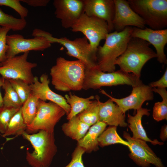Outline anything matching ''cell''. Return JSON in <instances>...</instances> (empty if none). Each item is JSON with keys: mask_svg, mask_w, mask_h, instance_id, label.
Here are the masks:
<instances>
[{"mask_svg": "<svg viewBox=\"0 0 167 167\" xmlns=\"http://www.w3.org/2000/svg\"><path fill=\"white\" fill-rule=\"evenodd\" d=\"M85 68L84 63L79 60L59 57L50 70L52 84L59 91H79L82 89Z\"/></svg>", "mask_w": 167, "mask_h": 167, "instance_id": "obj_1", "label": "cell"}, {"mask_svg": "<svg viewBox=\"0 0 167 167\" xmlns=\"http://www.w3.org/2000/svg\"><path fill=\"white\" fill-rule=\"evenodd\" d=\"M132 27L122 31H115L108 34L102 46H99L96 53L97 68L104 72L115 71L117 59L125 51L131 38Z\"/></svg>", "mask_w": 167, "mask_h": 167, "instance_id": "obj_2", "label": "cell"}, {"mask_svg": "<svg viewBox=\"0 0 167 167\" xmlns=\"http://www.w3.org/2000/svg\"><path fill=\"white\" fill-rule=\"evenodd\" d=\"M150 44L142 39L131 37L123 53L116 60L115 65L120 70L140 78L143 67L149 60L156 58Z\"/></svg>", "mask_w": 167, "mask_h": 167, "instance_id": "obj_3", "label": "cell"}, {"mask_svg": "<svg viewBox=\"0 0 167 167\" xmlns=\"http://www.w3.org/2000/svg\"><path fill=\"white\" fill-rule=\"evenodd\" d=\"M33 147L32 152L27 151L26 160L32 167H49L57 151L54 133L40 130L30 134L26 131L21 135Z\"/></svg>", "mask_w": 167, "mask_h": 167, "instance_id": "obj_4", "label": "cell"}, {"mask_svg": "<svg viewBox=\"0 0 167 167\" xmlns=\"http://www.w3.org/2000/svg\"><path fill=\"white\" fill-rule=\"evenodd\" d=\"M33 36H43L51 44L58 43L62 45L67 50L69 56L75 57L85 64L88 69L97 67L96 53L85 36L71 40L66 37L59 38L53 37L50 33L39 28H35L32 32Z\"/></svg>", "mask_w": 167, "mask_h": 167, "instance_id": "obj_5", "label": "cell"}, {"mask_svg": "<svg viewBox=\"0 0 167 167\" xmlns=\"http://www.w3.org/2000/svg\"><path fill=\"white\" fill-rule=\"evenodd\" d=\"M143 83L140 78L132 73L121 70L112 72H104L97 68H85L82 89H97L104 86L126 85L132 87Z\"/></svg>", "mask_w": 167, "mask_h": 167, "instance_id": "obj_6", "label": "cell"}, {"mask_svg": "<svg viewBox=\"0 0 167 167\" xmlns=\"http://www.w3.org/2000/svg\"><path fill=\"white\" fill-rule=\"evenodd\" d=\"M132 9L155 30L167 27V0H128Z\"/></svg>", "mask_w": 167, "mask_h": 167, "instance_id": "obj_7", "label": "cell"}, {"mask_svg": "<svg viewBox=\"0 0 167 167\" xmlns=\"http://www.w3.org/2000/svg\"><path fill=\"white\" fill-rule=\"evenodd\" d=\"M66 114L65 111L57 104L40 100L36 115L27 126L26 131L29 134L40 130L53 132L55 126Z\"/></svg>", "mask_w": 167, "mask_h": 167, "instance_id": "obj_8", "label": "cell"}, {"mask_svg": "<svg viewBox=\"0 0 167 167\" xmlns=\"http://www.w3.org/2000/svg\"><path fill=\"white\" fill-rule=\"evenodd\" d=\"M29 52L7 58L0 66L2 77L7 80L19 79L29 84H32L34 77L32 70L37 64L28 61Z\"/></svg>", "mask_w": 167, "mask_h": 167, "instance_id": "obj_9", "label": "cell"}, {"mask_svg": "<svg viewBox=\"0 0 167 167\" xmlns=\"http://www.w3.org/2000/svg\"><path fill=\"white\" fill-rule=\"evenodd\" d=\"M72 31L80 32L89 41L92 47L97 50L100 42L105 40L109 32L107 23L100 18L83 14L71 28Z\"/></svg>", "mask_w": 167, "mask_h": 167, "instance_id": "obj_10", "label": "cell"}, {"mask_svg": "<svg viewBox=\"0 0 167 167\" xmlns=\"http://www.w3.org/2000/svg\"><path fill=\"white\" fill-rule=\"evenodd\" d=\"M123 137L129 144V157L138 165L149 167L152 164L156 167H165L161 159L157 156L146 142L133 138L126 131H123Z\"/></svg>", "mask_w": 167, "mask_h": 167, "instance_id": "obj_11", "label": "cell"}, {"mask_svg": "<svg viewBox=\"0 0 167 167\" xmlns=\"http://www.w3.org/2000/svg\"><path fill=\"white\" fill-rule=\"evenodd\" d=\"M6 41L8 46L7 58L30 51H42L51 45V43L43 36L27 39L22 35L14 34L7 35Z\"/></svg>", "mask_w": 167, "mask_h": 167, "instance_id": "obj_12", "label": "cell"}, {"mask_svg": "<svg viewBox=\"0 0 167 167\" xmlns=\"http://www.w3.org/2000/svg\"><path fill=\"white\" fill-rule=\"evenodd\" d=\"M100 92L115 103L124 113L129 109L137 110L142 107L145 101H152L154 97L152 88L143 83L132 87V91L129 95L120 99L113 97L104 90L101 89Z\"/></svg>", "mask_w": 167, "mask_h": 167, "instance_id": "obj_13", "label": "cell"}, {"mask_svg": "<svg viewBox=\"0 0 167 167\" xmlns=\"http://www.w3.org/2000/svg\"><path fill=\"white\" fill-rule=\"evenodd\" d=\"M113 0L115 12L113 25L115 31L121 32L127 27L141 29L145 27L143 20L132 9L127 1Z\"/></svg>", "mask_w": 167, "mask_h": 167, "instance_id": "obj_14", "label": "cell"}, {"mask_svg": "<svg viewBox=\"0 0 167 167\" xmlns=\"http://www.w3.org/2000/svg\"><path fill=\"white\" fill-rule=\"evenodd\" d=\"M53 5L55 16L65 28H71L84 13V0H54Z\"/></svg>", "mask_w": 167, "mask_h": 167, "instance_id": "obj_15", "label": "cell"}, {"mask_svg": "<svg viewBox=\"0 0 167 167\" xmlns=\"http://www.w3.org/2000/svg\"><path fill=\"white\" fill-rule=\"evenodd\" d=\"M131 36L142 39L152 45L156 51L157 61L164 65L167 64L164 48L167 43V29L155 30L146 27L143 29L132 27Z\"/></svg>", "mask_w": 167, "mask_h": 167, "instance_id": "obj_16", "label": "cell"}, {"mask_svg": "<svg viewBox=\"0 0 167 167\" xmlns=\"http://www.w3.org/2000/svg\"><path fill=\"white\" fill-rule=\"evenodd\" d=\"M49 79L46 74H42L40 77L34 76L33 83L30 84L31 92L40 100L49 101L61 107L65 111L67 116L71 109L70 105L65 97L52 90L49 87Z\"/></svg>", "mask_w": 167, "mask_h": 167, "instance_id": "obj_17", "label": "cell"}, {"mask_svg": "<svg viewBox=\"0 0 167 167\" xmlns=\"http://www.w3.org/2000/svg\"><path fill=\"white\" fill-rule=\"evenodd\" d=\"M84 1L85 14L105 21L108 24L109 32L114 30L113 21L115 4L113 0H84Z\"/></svg>", "mask_w": 167, "mask_h": 167, "instance_id": "obj_18", "label": "cell"}, {"mask_svg": "<svg viewBox=\"0 0 167 167\" xmlns=\"http://www.w3.org/2000/svg\"><path fill=\"white\" fill-rule=\"evenodd\" d=\"M125 115L119 107L110 98L104 102L99 101L98 121L107 125L126 127Z\"/></svg>", "mask_w": 167, "mask_h": 167, "instance_id": "obj_19", "label": "cell"}, {"mask_svg": "<svg viewBox=\"0 0 167 167\" xmlns=\"http://www.w3.org/2000/svg\"><path fill=\"white\" fill-rule=\"evenodd\" d=\"M150 109L141 108L136 110V113L134 116L128 114L127 122L128 127L133 134V138L140 139L149 142L153 145L157 144L161 145L164 143L159 141L156 139L152 140L148 136L142 123V119L144 115L148 116L150 115Z\"/></svg>", "mask_w": 167, "mask_h": 167, "instance_id": "obj_20", "label": "cell"}, {"mask_svg": "<svg viewBox=\"0 0 167 167\" xmlns=\"http://www.w3.org/2000/svg\"><path fill=\"white\" fill-rule=\"evenodd\" d=\"M107 125L98 121L89 128L85 136L77 141V146L83 148L85 152L90 153L99 149L98 139L105 130Z\"/></svg>", "mask_w": 167, "mask_h": 167, "instance_id": "obj_21", "label": "cell"}, {"mask_svg": "<svg viewBox=\"0 0 167 167\" xmlns=\"http://www.w3.org/2000/svg\"><path fill=\"white\" fill-rule=\"evenodd\" d=\"M90 126L82 121L76 115L63 123L62 130L67 136L78 141L85 135Z\"/></svg>", "mask_w": 167, "mask_h": 167, "instance_id": "obj_22", "label": "cell"}, {"mask_svg": "<svg viewBox=\"0 0 167 167\" xmlns=\"http://www.w3.org/2000/svg\"><path fill=\"white\" fill-rule=\"evenodd\" d=\"M65 98L67 103L70 105V111L67 116V119L69 120L81 113L92 102L95 97L91 96L84 98L79 97L70 92L66 94Z\"/></svg>", "mask_w": 167, "mask_h": 167, "instance_id": "obj_23", "label": "cell"}, {"mask_svg": "<svg viewBox=\"0 0 167 167\" xmlns=\"http://www.w3.org/2000/svg\"><path fill=\"white\" fill-rule=\"evenodd\" d=\"M40 100L32 92L21 107L22 115L25 123L28 126L35 118L38 109Z\"/></svg>", "mask_w": 167, "mask_h": 167, "instance_id": "obj_24", "label": "cell"}, {"mask_svg": "<svg viewBox=\"0 0 167 167\" xmlns=\"http://www.w3.org/2000/svg\"><path fill=\"white\" fill-rule=\"evenodd\" d=\"M99 146L103 147L111 144L119 143L129 147L127 141L123 139L118 135L117 127L110 126L99 136L98 139Z\"/></svg>", "mask_w": 167, "mask_h": 167, "instance_id": "obj_25", "label": "cell"}, {"mask_svg": "<svg viewBox=\"0 0 167 167\" xmlns=\"http://www.w3.org/2000/svg\"><path fill=\"white\" fill-rule=\"evenodd\" d=\"M153 92L158 93L162 98L161 102H156L153 107L152 117L158 122L167 120V91L165 88H152Z\"/></svg>", "mask_w": 167, "mask_h": 167, "instance_id": "obj_26", "label": "cell"}, {"mask_svg": "<svg viewBox=\"0 0 167 167\" xmlns=\"http://www.w3.org/2000/svg\"><path fill=\"white\" fill-rule=\"evenodd\" d=\"M96 100L77 115L79 119L90 126L98 121V112L100 97L95 96Z\"/></svg>", "mask_w": 167, "mask_h": 167, "instance_id": "obj_27", "label": "cell"}, {"mask_svg": "<svg viewBox=\"0 0 167 167\" xmlns=\"http://www.w3.org/2000/svg\"><path fill=\"white\" fill-rule=\"evenodd\" d=\"M21 107L11 118L6 132L2 135L3 137L22 135L26 131L27 126L22 116Z\"/></svg>", "mask_w": 167, "mask_h": 167, "instance_id": "obj_28", "label": "cell"}, {"mask_svg": "<svg viewBox=\"0 0 167 167\" xmlns=\"http://www.w3.org/2000/svg\"><path fill=\"white\" fill-rule=\"evenodd\" d=\"M2 87L5 91V94L2 97L3 105L7 107L20 108L23 104L8 80L4 79Z\"/></svg>", "mask_w": 167, "mask_h": 167, "instance_id": "obj_29", "label": "cell"}, {"mask_svg": "<svg viewBox=\"0 0 167 167\" xmlns=\"http://www.w3.org/2000/svg\"><path fill=\"white\" fill-rule=\"evenodd\" d=\"M27 22L25 19L16 18L5 13L0 8V27L8 28L13 31H19L24 29Z\"/></svg>", "mask_w": 167, "mask_h": 167, "instance_id": "obj_30", "label": "cell"}, {"mask_svg": "<svg viewBox=\"0 0 167 167\" xmlns=\"http://www.w3.org/2000/svg\"><path fill=\"white\" fill-rule=\"evenodd\" d=\"M8 80L23 104L28 98L31 92L30 84L19 79Z\"/></svg>", "mask_w": 167, "mask_h": 167, "instance_id": "obj_31", "label": "cell"}, {"mask_svg": "<svg viewBox=\"0 0 167 167\" xmlns=\"http://www.w3.org/2000/svg\"><path fill=\"white\" fill-rule=\"evenodd\" d=\"M20 108L3 105L0 108V132L1 133L3 134L5 133L11 118Z\"/></svg>", "mask_w": 167, "mask_h": 167, "instance_id": "obj_32", "label": "cell"}, {"mask_svg": "<svg viewBox=\"0 0 167 167\" xmlns=\"http://www.w3.org/2000/svg\"><path fill=\"white\" fill-rule=\"evenodd\" d=\"M19 0H0V6L9 7L15 11L21 18L25 19L28 15V11L23 6Z\"/></svg>", "mask_w": 167, "mask_h": 167, "instance_id": "obj_33", "label": "cell"}, {"mask_svg": "<svg viewBox=\"0 0 167 167\" xmlns=\"http://www.w3.org/2000/svg\"><path fill=\"white\" fill-rule=\"evenodd\" d=\"M10 29L5 27H0V66L6 59L8 46L6 38Z\"/></svg>", "mask_w": 167, "mask_h": 167, "instance_id": "obj_34", "label": "cell"}, {"mask_svg": "<svg viewBox=\"0 0 167 167\" xmlns=\"http://www.w3.org/2000/svg\"><path fill=\"white\" fill-rule=\"evenodd\" d=\"M84 152L83 148L77 146L72 154L71 161L64 167H85L82 160V156Z\"/></svg>", "mask_w": 167, "mask_h": 167, "instance_id": "obj_35", "label": "cell"}, {"mask_svg": "<svg viewBox=\"0 0 167 167\" xmlns=\"http://www.w3.org/2000/svg\"><path fill=\"white\" fill-rule=\"evenodd\" d=\"M148 85L152 88L157 87L166 88L167 87V69L159 80L152 82Z\"/></svg>", "mask_w": 167, "mask_h": 167, "instance_id": "obj_36", "label": "cell"}, {"mask_svg": "<svg viewBox=\"0 0 167 167\" xmlns=\"http://www.w3.org/2000/svg\"><path fill=\"white\" fill-rule=\"evenodd\" d=\"M21 1L26 3L28 5L33 6H45L50 2L49 0H21Z\"/></svg>", "mask_w": 167, "mask_h": 167, "instance_id": "obj_37", "label": "cell"}, {"mask_svg": "<svg viewBox=\"0 0 167 167\" xmlns=\"http://www.w3.org/2000/svg\"><path fill=\"white\" fill-rule=\"evenodd\" d=\"M160 139L163 142L166 141L167 139V125L165 124L163 126L161 130L160 135Z\"/></svg>", "mask_w": 167, "mask_h": 167, "instance_id": "obj_38", "label": "cell"}, {"mask_svg": "<svg viewBox=\"0 0 167 167\" xmlns=\"http://www.w3.org/2000/svg\"><path fill=\"white\" fill-rule=\"evenodd\" d=\"M4 79L2 77L0 78V108L3 106L2 97L0 92V88L2 87Z\"/></svg>", "mask_w": 167, "mask_h": 167, "instance_id": "obj_39", "label": "cell"}]
</instances>
